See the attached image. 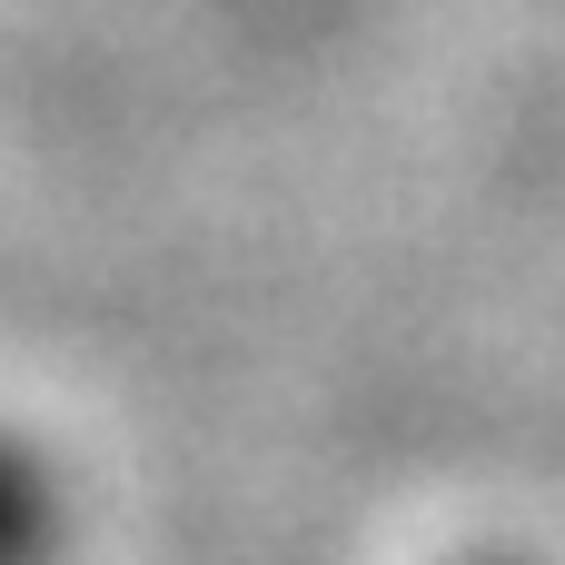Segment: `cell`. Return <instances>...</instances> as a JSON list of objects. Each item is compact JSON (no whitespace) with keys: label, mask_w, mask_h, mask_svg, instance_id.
Returning <instances> with one entry per match:
<instances>
[{"label":"cell","mask_w":565,"mask_h":565,"mask_svg":"<svg viewBox=\"0 0 565 565\" xmlns=\"http://www.w3.org/2000/svg\"><path fill=\"white\" fill-rule=\"evenodd\" d=\"M50 536H60V516H50L30 457L0 447V565H50Z\"/></svg>","instance_id":"6da1fadb"}]
</instances>
